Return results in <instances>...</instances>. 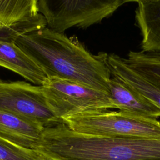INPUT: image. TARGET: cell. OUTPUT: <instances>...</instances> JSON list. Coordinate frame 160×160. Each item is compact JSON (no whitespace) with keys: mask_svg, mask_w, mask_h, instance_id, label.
Segmentation results:
<instances>
[{"mask_svg":"<svg viewBox=\"0 0 160 160\" xmlns=\"http://www.w3.org/2000/svg\"><path fill=\"white\" fill-rule=\"evenodd\" d=\"M0 66L11 70L37 86L49 80L43 70L15 42L0 41Z\"/></svg>","mask_w":160,"mask_h":160,"instance_id":"cell-11","label":"cell"},{"mask_svg":"<svg viewBox=\"0 0 160 160\" xmlns=\"http://www.w3.org/2000/svg\"><path fill=\"white\" fill-rule=\"evenodd\" d=\"M16 44L49 79L70 80L110 94L107 53L94 55L77 39L48 28L24 35Z\"/></svg>","mask_w":160,"mask_h":160,"instance_id":"cell-1","label":"cell"},{"mask_svg":"<svg viewBox=\"0 0 160 160\" xmlns=\"http://www.w3.org/2000/svg\"><path fill=\"white\" fill-rule=\"evenodd\" d=\"M42 91L47 104L60 120L84 113L116 109L111 94L65 79H49Z\"/></svg>","mask_w":160,"mask_h":160,"instance_id":"cell-4","label":"cell"},{"mask_svg":"<svg viewBox=\"0 0 160 160\" xmlns=\"http://www.w3.org/2000/svg\"></svg>","mask_w":160,"mask_h":160,"instance_id":"cell-16","label":"cell"},{"mask_svg":"<svg viewBox=\"0 0 160 160\" xmlns=\"http://www.w3.org/2000/svg\"><path fill=\"white\" fill-rule=\"evenodd\" d=\"M41 156V158H42V160H61V159H56V158H52V157H50V156H48L44 154H42V153H41V152H39Z\"/></svg>","mask_w":160,"mask_h":160,"instance_id":"cell-15","label":"cell"},{"mask_svg":"<svg viewBox=\"0 0 160 160\" xmlns=\"http://www.w3.org/2000/svg\"><path fill=\"white\" fill-rule=\"evenodd\" d=\"M123 60L131 68L160 81V53L130 51Z\"/></svg>","mask_w":160,"mask_h":160,"instance_id":"cell-13","label":"cell"},{"mask_svg":"<svg viewBox=\"0 0 160 160\" xmlns=\"http://www.w3.org/2000/svg\"><path fill=\"white\" fill-rule=\"evenodd\" d=\"M109 86L116 109L139 116L154 119L160 117L159 106L124 82L111 76Z\"/></svg>","mask_w":160,"mask_h":160,"instance_id":"cell-8","label":"cell"},{"mask_svg":"<svg viewBox=\"0 0 160 160\" xmlns=\"http://www.w3.org/2000/svg\"><path fill=\"white\" fill-rule=\"evenodd\" d=\"M44 128L0 111V138L22 148L36 150Z\"/></svg>","mask_w":160,"mask_h":160,"instance_id":"cell-10","label":"cell"},{"mask_svg":"<svg viewBox=\"0 0 160 160\" xmlns=\"http://www.w3.org/2000/svg\"><path fill=\"white\" fill-rule=\"evenodd\" d=\"M107 64L111 76L124 82L160 108V81L131 68L123 58L116 54H108Z\"/></svg>","mask_w":160,"mask_h":160,"instance_id":"cell-9","label":"cell"},{"mask_svg":"<svg viewBox=\"0 0 160 160\" xmlns=\"http://www.w3.org/2000/svg\"><path fill=\"white\" fill-rule=\"evenodd\" d=\"M63 122L72 131L106 138H160V121L121 111L84 113L66 118Z\"/></svg>","mask_w":160,"mask_h":160,"instance_id":"cell-3","label":"cell"},{"mask_svg":"<svg viewBox=\"0 0 160 160\" xmlns=\"http://www.w3.org/2000/svg\"><path fill=\"white\" fill-rule=\"evenodd\" d=\"M0 160H42L36 150L22 148L0 138Z\"/></svg>","mask_w":160,"mask_h":160,"instance_id":"cell-14","label":"cell"},{"mask_svg":"<svg viewBox=\"0 0 160 160\" xmlns=\"http://www.w3.org/2000/svg\"><path fill=\"white\" fill-rule=\"evenodd\" d=\"M46 25L38 0H0V41L16 43L20 37Z\"/></svg>","mask_w":160,"mask_h":160,"instance_id":"cell-7","label":"cell"},{"mask_svg":"<svg viewBox=\"0 0 160 160\" xmlns=\"http://www.w3.org/2000/svg\"><path fill=\"white\" fill-rule=\"evenodd\" d=\"M0 111L44 128L64 123L49 108L42 86L25 81H0Z\"/></svg>","mask_w":160,"mask_h":160,"instance_id":"cell-6","label":"cell"},{"mask_svg":"<svg viewBox=\"0 0 160 160\" xmlns=\"http://www.w3.org/2000/svg\"><path fill=\"white\" fill-rule=\"evenodd\" d=\"M124 0H38L48 28L64 33L72 27L86 29L111 16Z\"/></svg>","mask_w":160,"mask_h":160,"instance_id":"cell-5","label":"cell"},{"mask_svg":"<svg viewBox=\"0 0 160 160\" xmlns=\"http://www.w3.org/2000/svg\"><path fill=\"white\" fill-rule=\"evenodd\" d=\"M36 151L61 160H160V138L90 136L61 123L44 128Z\"/></svg>","mask_w":160,"mask_h":160,"instance_id":"cell-2","label":"cell"},{"mask_svg":"<svg viewBox=\"0 0 160 160\" xmlns=\"http://www.w3.org/2000/svg\"><path fill=\"white\" fill-rule=\"evenodd\" d=\"M132 2L138 4L135 18L142 38L141 51L160 53V0Z\"/></svg>","mask_w":160,"mask_h":160,"instance_id":"cell-12","label":"cell"}]
</instances>
